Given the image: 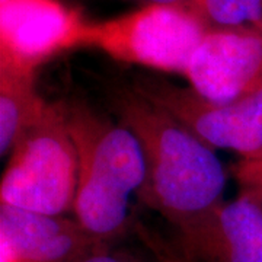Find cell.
Here are the masks:
<instances>
[{"label":"cell","instance_id":"cell-1","mask_svg":"<svg viewBox=\"0 0 262 262\" xmlns=\"http://www.w3.org/2000/svg\"><path fill=\"white\" fill-rule=\"evenodd\" d=\"M113 105L143 149L146 178L137 195L144 206L181 227L223 201L226 170L214 149L133 88L117 91Z\"/></svg>","mask_w":262,"mask_h":262},{"label":"cell","instance_id":"cell-2","mask_svg":"<svg viewBox=\"0 0 262 262\" xmlns=\"http://www.w3.org/2000/svg\"><path fill=\"white\" fill-rule=\"evenodd\" d=\"M66 106L67 125L77 151L76 220L98 241L124 229L133 194L146 178L140 141L121 121L101 115L86 103Z\"/></svg>","mask_w":262,"mask_h":262},{"label":"cell","instance_id":"cell-3","mask_svg":"<svg viewBox=\"0 0 262 262\" xmlns=\"http://www.w3.org/2000/svg\"><path fill=\"white\" fill-rule=\"evenodd\" d=\"M77 151L66 106L50 103L19 136L0 182V203L44 214L73 211Z\"/></svg>","mask_w":262,"mask_h":262},{"label":"cell","instance_id":"cell-4","mask_svg":"<svg viewBox=\"0 0 262 262\" xmlns=\"http://www.w3.org/2000/svg\"><path fill=\"white\" fill-rule=\"evenodd\" d=\"M207 31L187 6L153 3L105 20H88L82 47L120 63L184 75Z\"/></svg>","mask_w":262,"mask_h":262},{"label":"cell","instance_id":"cell-5","mask_svg":"<svg viewBox=\"0 0 262 262\" xmlns=\"http://www.w3.org/2000/svg\"><path fill=\"white\" fill-rule=\"evenodd\" d=\"M133 89L208 147L230 150L242 159L262 156V88L230 102L210 101L189 86L159 77H140Z\"/></svg>","mask_w":262,"mask_h":262},{"label":"cell","instance_id":"cell-6","mask_svg":"<svg viewBox=\"0 0 262 262\" xmlns=\"http://www.w3.org/2000/svg\"><path fill=\"white\" fill-rule=\"evenodd\" d=\"M88 20L61 0L0 3V64L35 73L39 66L82 47Z\"/></svg>","mask_w":262,"mask_h":262},{"label":"cell","instance_id":"cell-7","mask_svg":"<svg viewBox=\"0 0 262 262\" xmlns=\"http://www.w3.org/2000/svg\"><path fill=\"white\" fill-rule=\"evenodd\" d=\"M184 77L203 98L241 99L262 88V29H208L188 61Z\"/></svg>","mask_w":262,"mask_h":262},{"label":"cell","instance_id":"cell-8","mask_svg":"<svg viewBox=\"0 0 262 262\" xmlns=\"http://www.w3.org/2000/svg\"><path fill=\"white\" fill-rule=\"evenodd\" d=\"M177 229L187 262H262V203L249 191Z\"/></svg>","mask_w":262,"mask_h":262},{"label":"cell","instance_id":"cell-9","mask_svg":"<svg viewBox=\"0 0 262 262\" xmlns=\"http://www.w3.org/2000/svg\"><path fill=\"white\" fill-rule=\"evenodd\" d=\"M0 244L13 262H75L102 242L76 219L0 204Z\"/></svg>","mask_w":262,"mask_h":262},{"label":"cell","instance_id":"cell-10","mask_svg":"<svg viewBox=\"0 0 262 262\" xmlns=\"http://www.w3.org/2000/svg\"><path fill=\"white\" fill-rule=\"evenodd\" d=\"M35 73L0 64V150H12L19 136L38 118L47 102L37 94Z\"/></svg>","mask_w":262,"mask_h":262},{"label":"cell","instance_id":"cell-11","mask_svg":"<svg viewBox=\"0 0 262 262\" xmlns=\"http://www.w3.org/2000/svg\"><path fill=\"white\" fill-rule=\"evenodd\" d=\"M185 6L208 29H262V0H188Z\"/></svg>","mask_w":262,"mask_h":262},{"label":"cell","instance_id":"cell-12","mask_svg":"<svg viewBox=\"0 0 262 262\" xmlns=\"http://www.w3.org/2000/svg\"><path fill=\"white\" fill-rule=\"evenodd\" d=\"M236 177L242 188H262V156L242 159L236 168Z\"/></svg>","mask_w":262,"mask_h":262},{"label":"cell","instance_id":"cell-13","mask_svg":"<svg viewBox=\"0 0 262 262\" xmlns=\"http://www.w3.org/2000/svg\"><path fill=\"white\" fill-rule=\"evenodd\" d=\"M141 233L144 236V239L147 241V244L151 248L153 253L156 255L158 262H187L181 255H177V253H173L172 251H168L156 237H149V234H146L144 230Z\"/></svg>","mask_w":262,"mask_h":262},{"label":"cell","instance_id":"cell-14","mask_svg":"<svg viewBox=\"0 0 262 262\" xmlns=\"http://www.w3.org/2000/svg\"><path fill=\"white\" fill-rule=\"evenodd\" d=\"M75 262H133L127 258H122L121 255H114V253L103 251L99 246L94 248L92 251L86 252L80 258H77Z\"/></svg>","mask_w":262,"mask_h":262},{"label":"cell","instance_id":"cell-15","mask_svg":"<svg viewBox=\"0 0 262 262\" xmlns=\"http://www.w3.org/2000/svg\"><path fill=\"white\" fill-rule=\"evenodd\" d=\"M137 2H140L143 5H153V3H156V5H187L188 0H137Z\"/></svg>","mask_w":262,"mask_h":262},{"label":"cell","instance_id":"cell-16","mask_svg":"<svg viewBox=\"0 0 262 262\" xmlns=\"http://www.w3.org/2000/svg\"><path fill=\"white\" fill-rule=\"evenodd\" d=\"M245 191H249V192H252L253 195H256L259 200H261L262 203V188H242Z\"/></svg>","mask_w":262,"mask_h":262},{"label":"cell","instance_id":"cell-17","mask_svg":"<svg viewBox=\"0 0 262 262\" xmlns=\"http://www.w3.org/2000/svg\"><path fill=\"white\" fill-rule=\"evenodd\" d=\"M3 2H6V0H0V3H3Z\"/></svg>","mask_w":262,"mask_h":262}]
</instances>
